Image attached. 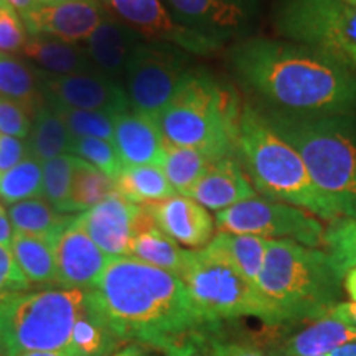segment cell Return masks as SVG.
Returning <instances> with one entry per match:
<instances>
[{"label":"cell","instance_id":"cell-1","mask_svg":"<svg viewBox=\"0 0 356 356\" xmlns=\"http://www.w3.org/2000/svg\"><path fill=\"white\" fill-rule=\"evenodd\" d=\"M222 53L231 83L256 109L291 118L356 114V74L315 48L254 35Z\"/></svg>","mask_w":356,"mask_h":356},{"label":"cell","instance_id":"cell-2","mask_svg":"<svg viewBox=\"0 0 356 356\" xmlns=\"http://www.w3.org/2000/svg\"><path fill=\"white\" fill-rule=\"evenodd\" d=\"M89 299L124 341L162 351L221 327L198 309L180 277L129 256L111 257Z\"/></svg>","mask_w":356,"mask_h":356},{"label":"cell","instance_id":"cell-3","mask_svg":"<svg viewBox=\"0 0 356 356\" xmlns=\"http://www.w3.org/2000/svg\"><path fill=\"white\" fill-rule=\"evenodd\" d=\"M345 274L325 249L274 239L256 289L277 325L315 322L343 302Z\"/></svg>","mask_w":356,"mask_h":356},{"label":"cell","instance_id":"cell-4","mask_svg":"<svg viewBox=\"0 0 356 356\" xmlns=\"http://www.w3.org/2000/svg\"><path fill=\"white\" fill-rule=\"evenodd\" d=\"M243 106L233 83L193 66L157 124L165 144L191 147L220 160L236 155Z\"/></svg>","mask_w":356,"mask_h":356},{"label":"cell","instance_id":"cell-5","mask_svg":"<svg viewBox=\"0 0 356 356\" xmlns=\"http://www.w3.org/2000/svg\"><path fill=\"white\" fill-rule=\"evenodd\" d=\"M236 157L261 197L302 208L323 221L340 218L332 200L314 184L299 152L248 101L243 106Z\"/></svg>","mask_w":356,"mask_h":356},{"label":"cell","instance_id":"cell-6","mask_svg":"<svg viewBox=\"0 0 356 356\" xmlns=\"http://www.w3.org/2000/svg\"><path fill=\"white\" fill-rule=\"evenodd\" d=\"M259 113L299 152L314 184L340 216L356 220V114L291 118Z\"/></svg>","mask_w":356,"mask_h":356},{"label":"cell","instance_id":"cell-7","mask_svg":"<svg viewBox=\"0 0 356 356\" xmlns=\"http://www.w3.org/2000/svg\"><path fill=\"white\" fill-rule=\"evenodd\" d=\"M86 299L88 291L66 287L15 293L0 304V340L10 356L66 350Z\"/></svg>","mask_w":356,"mask_h":356},{"label":"cell","instance_id":"cell-8","mask_svg":"<svg viewBox=\"0 0 356 356\" xmlns=\"http://www.w3.org/2000/svg\"><path fill=\"white\" fill-rule=\"evenodd\" d=\"M275 37L322 51L356 74V7L343 0H274Z\"/></svg>","mask_w":356,"mask_h":356},{"label":"cell","instance_id":"cell-9","mask_svg":"<svg viewBox=\"0 0 356 356\" xmlns=\"http://www.w3.org/2000/svg\"><path fill=\"white\" fill-rule=\"evenodd\" d=\"M180 279L198 309L218 323L254 317L270 327L277 325L257 289L207 248L190 249Z\"/></svg>","mask_w":356,"mask_h":356},{"label":"cell","instance_id":"cell-10","mask_svg":"<svg viewBox=\"0 0 356 356\" xmlns=\"http://www.w3.org/2000/svg\"><path fill=\"white\" fill-rule=\"evenodd\" d=\"M193 55L168 43L140 42L124 73L131 108L157 119L193 68Z\"/></svg>","mask_w":356,"mask_h":356},{"label":"cell","instance_id":"cell-11","mask_svg":"<svg viewBox=\"0 0 356 356\" xmlns=\"http://www.w3.org/2000/svg\"><path fill=\"white\" fill-rule=\"evenodd\" d=\"M216 233L252 234L264 239H289L323 249L325 225L312 213L275 200L256 197L236 203L215 215Z\"/></svg>","mask_w":356,"mask_h":356},{"label":"cell","instance_id":"cell-12","mask_svg":"<svg viewBox=\"0 0 356 356\" xmlns=\"http://www.w3.org/2000/svg\"><path fill=\"white\" fill-rule=\"evenodd\" d=\"M177 24L228 47L257 35L262 0H162Z\"/></svg>","mask_w":356,"mask_h":356},{"label":"cell","instance_id":"cell-13","mask_svg":"<svg viewBox=\"0 0 356 356\" xmlns=\"http://www.w3.org/2000/svg\"><path fill=\"white\" fill-rule=\"evenodd\" d=\"M101 3L145 42L168 43L190 55L204 58L215 56L226 48L177 24L162 0H101Z\"/></svg>","mask_w":356,"mask_h":356},{"label":"cell","instance_id":"cell-14","mask_svg":"<svg viewBox=\"0 0 356 356\" xmlns=\"http://www.w3.org/2000/svg\"><path fill=\"white\" fill-rule=\"evenodd\" d=\"M40 81L43 95L50 104L81 111H99L114 118L131 109V102L122 84L104 76L99 71L70 76L40 74Z\"/></svg>","mask_w":356,"mask_h":356},{"label":"cell","instance_id":"cell-15","mask_svg":"<svg viewBox=\"0 0 356 356\" xmlns=\"http://www.w3.org/2000/svg\"><path fill=\"white\" fill-rule=\"evenodd\" d=\"M149 213L140 204L131 203L119 193L102 200L76 216L78 225L109 257L129 254L134 236L144 225Z\"/></svg>","mask_w":356,"mask_h":356},{"label":"cell","instance_id":"cell-16","mask_svg":"<svg viewBox=\"0 0 356 356\" xmlns=\"http://www.w3.org/2000/svg\"><path fill=\"white\" fill-rule=\"evenodd\" d=\"M104 15L106 8L101 0H66L55 3L38 2L20 17L29 35L79 43L91 37Z\"/></svg>","mask_w":356,"mask_h":356},{"label":"cell","instance_id":"cell-17","mask_svg":"<svg viewBox=\"0 0 356 356\" xmlns=\"http://www.w3.org/2000/svg\"><path fill=\"white\" fill-rule=\"evenodd\" d=\"M58 287L91 291L111 257L78 225L76 216L53 241Z\"/></svg>","mask_w":356,"mask_h":356},{"label":"cell","instance_id":"cell-18","mask_svg":"<svg viewBox=\"0 0 356 356\" xmlns=\"http://www.w3.org/2000/svg\"><path fill=\"white\" fill-rule=\"evenodd\" d=\"M152 221L173 241L190 249H203L216 234L215 218L210 210L184 195L144 204Z\"/></svg>","mask_w":356,"mask_h":356},{"label":"cell","instance_id":"cell-19","mask_svg":"<svg viewBox=\"0 0 356 356\" xmlns=\"http://www.w3.org/2000/svg\"><path fill=\"white\" fill-rule=\"evenodd\" d=\"M113 145L124 167H137L160 165L167 144L157 119L131 108L115 118Z\"/></svg>","mask_w":356,"mask_h":356},{"label":"cell","instance_id":"cell-20","mask_svg":"<svg viewBox=\"0 0 356 356\" xmlns=\"http://www.w3.org/2000/svg\"><path fill=\"white\" fill-rule=\"evenodd\" d=\"M140 42H144V38L139 33L106 10L99 26L86 40L84 50L96 71L121 83L129 58Z\"/></svg>","mask_w":356,"mask_h":356},{"label":"cell","instance_id":"cell-21","mask_svg":"<svg viewBox=\"0 0 356 356\" xmlns=\"http://www.w3.org/2000/svg\"><path fill=\"white\" fill-rule=\"evenodd\" d=\"M257 191L244 172L236 155L216 160L208 172L200 178L188 197L202 204L207 210L222 211L256 197Z\"/></svg>","mask_w":356,"mask_h":356},{"label":"cell","instance_id":"cell-22","mask_svg":"<svg viewBox=\"0 0 356 356\" xmlns=\"http://www.w3.org/2000/svg\"><path fill=\"white\" fill-rule=\"evenodd\" d=\"M20 56L44 76H70L96 71L83 47L51 37L30 35Z\"/></svg>","mask_w":356,"mask_h":356},{"label":"cell","instance_id":"cell-23","mask_svg":"<svg viewBox=\"0 0 356 356\" xmlns=\"http://www.w3.org/2000/svg\"><path fill=\"white\" fill-rule=\"evenodd\" d=\"M356 341V328L327 315L287 338L274 356H322Z\"/></svg>","mask_w":356,"mask_h":356},{"label":"cell","instance_id":"cell-24","mask_svg":"<svg viewBox=\"0 0 356 356\" xmlns=\"http://www.w3.org/2000/svg\"><path fill=\"white\" fill-rule=\"evenodd\" d=\"M269 243L270 239L252 234L216 233L210 244L204 248L256 287Z\"/></svg>","mask_w":356,"mask_h":356},{"label":"cell","instance_id":"cell-25","mask_svg":"<svg viewBox=\"0 0 356 356\" xmlns=\"http://www.w3.org/2000/svg\"><path fill=\"white\" fill-rule=\"evenodd\" d=\"M124 343L121 337L106 322L101 312L96 309L91 299L79 312L71 330L68 350L78 356H113Z\"/></svg>","mask_w":356,"mask_h":356},{"label":"cell","instance_id":"cell-26","mask_svg":"<svg viewBox=\"0 0 356 356\" xmlns=\"http://www.w3.org/2000/svg\"><path fill=\"white\" fill-rule=\"evenodd\" d=\"M127 256L180 277L188 257V249H181L170 236L159 229L149 215L134 236Z\"/></svg>","mask_w":356,"mask_h":356},{"label":"cell","instance_id":"cell-27","mask_svg":"<svg viewBox=\"0 0 356 356\" xmlns=\"http://www.w3.org/2000/svg\"><path fill=\"white\" fill-rule=\"evenodd\" d=\"M0 96L19 102L32 121L38 111L47 106L38 71L7 53H0Z\"/></svg>","mask_w":356,"mask_h":356},{"label":"cell","instance_id":"cell-28","mask_svg":"<svg viewBox=\"0 0 356 356\" xmlns=\"http://www.w3.org/2000/svg\"><path fill=\"white\" fill-rule=\"evenodd\" d=\"M7 213L15 233L37 236L51 243L74 220V216L56 211L42 197L10 204Z\"/></svg>","mask_w":356,"mask_h":356},{"label":"cell","instance_id":"cell-29","mask_svg":"<svg viewBox=\"0 0 356 356\" xmlns=\"http://www.w3.org/2000/svg\"><path fill=\"white\" fill-rule=\"evenodd\" d=\"M25 140L30 157L42 163L70 154L71 142H73L63 118L48 102L33 118L32 129Z\"/></svg>","mask_w":356,"mask_h":356},{"label":"cell","instance_id":"cell-30","mask_svg":"<svg viewBox=\"0 0 356 356\" xmlns=\"http://www.w3.org/2000/svg\"><path fill=\"white\" fill-rule=\"evenodd\" d=\"M10 249L20 270L32 286L37 284L58 287L55 251L51 241L37 236L15 233Z\"/></svg>","mask_w":356,"mask_h":356},{"label":"cell","instance_id":"cell-31","mask_svg":"<svg viewBox=\"0 0 356 356\" xmlns=\"http://www.w3.org/2000/svg\"><path fill=\"white\" fill-rule=\"evenodd\" d=\"M114 185L115 193L140 207L177 195L160 165L124 167L114 180Z\"/></svg>","mask_w":356,"mask_h":356},{"label":"cell","instance_id":"cell-32","mask_svg":"<svg viewBox=\"0 0 356 356\" xmlns=\"http://www.w3.org/2000/svg\"><path fill=\"white\" fill-rule=\"evenodd\" d=\"M215 162L216 160L198 149L167 144L160 168L165 173L168 184L172 185L175 193L188 197L200 178Z\"/></svg>","mask_w":356,"mask_h":356},{"label":"cell","instance_id":"cell-33","mask_svg":"<svg viewBox=\"0 0 356 356\" xmlns=\"http://www.w3.org/2000/svg\"><path fill=\"white\" fill-rule=\"evenodd\" d=\"M115 193L114 180L111 177L97 170L91 163L78 159L74 160L73 177H71L70 207L68 213L88 211L96 207L102 200Z\"/></svg>","mask_w":356,"mask_h":356},{"label":"cell","instance_id":"cell-34","mask_svg":"<svg viewBox=\"0 0 356 356\" xmlns=\"http://www.w3.org/2000/svg\"><path fill=\"white\" fill-rule=\"evenodd\" d=\"M42 162L33 157H26L19 165L0 173V198L10 207L24 200L42 197Z\"/></svg>","mask_w":356,"mask_h":356},{"label":"cell","instance_id":"cell-35","mask_svg":"<svg viewBox=\"0 0 356 356\" xmlns=\"http://www.w3.org/2000/svg\"><path fill=\"white\" fill-rule=\"evenodd\" d=\"M74 160H76L74 155L65 154L42 163V198L44 202L50 203L56 211L65 213V215H70L68 207Z\"/></svg>","mask_w":356,"mask_h":356},{"label":"cell","instance_id":"cell-36","mask_svg":"<svg viewBox=\"0 0 356 356\" xmlns=\"http://www.w3.org/2000/svg\"><path fill=\"white\" fill-rule=\"evenodd\" d=\"M50 104V102H48ZM58 111V114L63 118V121L71 134V139H101L113 142L115 118L99 111H81L71 109L66 106L51 104Z\"/></svg>","mask_w":356,"mask_h":356},{"label":"cell","instance_id":"cell-37","mask_svg":"<svg viewBox=\"0 0 356 356\" xmlns=\"http://www.w3.org/2000/svg\"><path fill=\"white\" fill-rule=\"evenodd\" d=\"M323 249L343 274L356 267V220L340 216L328 221L325 226Z\"/></svg>","mask_w":356,"mask_h":356},{"label":"cell","instance_id":"cell-38","mask_svg":"<svg viewBox=\"0 0 356 356\" xmlns=\"http://www.w3.org/2000/svg\"><path fill=\"white\" fill-rule=\"evenodd\" d=\"M70 154H74V157L91 163L97 170L113 178L119 177L122 172V162L115 152L113 142L92 139V137H84V139H73L71 142Z\"/></svg>","mask_w":356,"mask_h":356},{"label":"cell","instance_id":"cell-39","mask_svg":"<svg viewBox=\"0 0 356 356\" xmlns=\"http://www.w3.org/2000/svg\"><path fill=\"white\" fill-rule=\"evenodd\" d=\"M22 17L10 6L0 10V53L20 55L22 48L29 40Z\"/></svg>","mask_w":356,"mask_h":356},{"label":"cell","instance_id":"cell-40","mask_svg":"<svg viewBox=\"0 0 356 356\" xmlns=\"http://www.w3.org/2000/svg\"><path fill=\"white\" fill-rule=\"evenodd\" d=\"M32 129V118L19 102L0 96V134L26 139Z\"/></svg>","mask_w":356,"mask_h":356},{"label":"cell","instance_id":"cell-41","mask_svg":"<svg viewBox=\"0 0 356 356\" xmlns=\"http://www.w3.org/2000/svg\"><path fill=\"white\" fill-rule=\"evenodd\" d=\"M32 289L24 273L17 264L12 249L0 244V292L24 293Z\"/></svg>","mask_w":356,"mask_h":356},{"label":"cell","instance_id":"cell-42","mask_svg":"<svg viewBox=\"0 0 356 356\" xmlns=\"http://www.w3.org/2000/svg\"><path fill=\"white\" fill-rule=\"evenodd\" d=\"M24 140L25 139H20V137L0 134V173L10 170L19 165L22 160L30 157L29 145Z\"/></svg>","mask_w":356,"mask_h":356},{"label":"cell","instance_id":"cell-43","mask_svg":"<svg viewBox=\"0 0 356 356\" xmlns=\"http://www.w3.org/2000/svg\"><path fill=\"white\" fill-rule=\"evenodd\" d=\"M204 345H207L210 356H267L249 345L222 340L218 337V333L204 335Z\"/></svg>","mask_w":356,"mask_h":356},{"label":"cell","instance_id":"cell-44","mask_svg":"<svg viewBox=\"0 0 356 356\" xmlns=\"http://www.w3.org/2000/svg\"><path fill=\"white\" fill-rule=\"evenodd\" d=\"M165 356H210L204 345V335H193L167 348Z\"/></svg>","mask_w":356,"mask_h":356},{"label":"cell","instance_id":"cell-45","mask_svg":"<svg viewBox=\"0 0 356 356\" xmlns=\"http://www.w3.org/2000/svg\"><path fill=\"white\" fill-rule=\"evenodd\" d=\"M333 317L341 320V322L348 323L350 327L356 328V302H340V304L335 305V309L330 312Z\"/></svg>","mask_w":356,"mask_h":356},{"label":"cell","instance_id":"cell-46","mask_svg":"<svg viewBox=\"0 0 356 356\" xmlns=\"http://www.w3.org/2000/svg\"><path fill=\"white\" fill-rule=\"evenodd\" d=\"M13 234H15V231H13L10 218H8V213L6 208L0 204V244L10 248Z\"/></svg>","mask_w":356,"mask_h":356},{"label":"cell","instance_id":"cell-47","mask_svg":"<svg viewBox=\"0 0 356 356\" xmlns=\"http://www.w3.org/2000/svg\"><path fill=\"white\" fill-rule=\"evenodd\" d=\"M343 287H345V293L350 297V300L356 302V267H351L350 270H346L345 279H343Z\"/></svg>","mask_w":356,"mask_h":356},{"label":"cell","instance_id":"cell-48","mask_svg":"<svg viewBox=\"0 0 356 356\" xmlns=\"http://www.w3.org/2000/svg\"><path fill=\"white\" fill-rule=\"evenodd\" d=\"M6 2L13 8V10L19 13V15H24V13L32 10V8L38 3L37 0H6Z\"/></svg>","mask_w":356,"mask_h":356},{"label":"cell","instance_id":"cell-49","mask_svg":"<svg viewBox=\"0 0 356 356\" xmlns=\"http://www.w3.org/2000/svg\"><path fill=\"white\" fill-rule=\"evenodd\" d=\"M327 356H356V341H351V343H346L343 346H338L337 350H333L332 353Z\"/></svg>","mask_w":356,"mask_h":356},{"label":"cell","instance_id":"cell-50","mask_svg":"<svg viewBox=\"0 0 356 356\" xmlns=\"http://www.w3.org/2000/svg\"><path fill=\"white\" fill-rule=\"evenodd\" d=\"M113 356H147L139 345H127L118 350Z\"/></svg>","mask_w":356,"mask_h":356},{"label":"cell","instance_id":"cell-51","mask_svg":"<svg viewBox=\"0 0 356 356\" xmlns=\"http://www.w3.org/2000/svg\"><path fill=\"white\" fill-rule=\"evenodd\" d=\"M19 356H78V355H74L73 351H70L68 348H66V350H60V351H33V353H24Z\"/></svg>","mask_w":356,"mask_h":356},{"label":"cell","instance_id":"cell-52","mask_svg":"<svg viewBox=\"0 0 356 356\" xmlns=\"http://www.w3.org/2000/svg\"><path fill=\"white\" fill-rule=\"evenodd\" d=\"M0 356H10V353H8V350L6 348V345H3L2 340H0Z\"/></svg>","mask_w":356,"mask_h":356},{"label":"cell","instance_id":"cell-53","mask_svg":"<svg viewBox=\"0 0 356 356\" xmlns=\"http://www.w3.org/2000/svg\"><path fill=\"white\" fill-rule=\"evenodd\" d=\"M12 296H15V293H6V292H0V304H2L3 300H7L8 297H12Z\"/></svg>","mask_w":356,"mask_h":356},{"label":"cell","instance_id":"cell-54","mask_svg":"<svg viewBox=\"0 0 356 356\" xmlns=\"http://www.w3.org/2000/svg\"><path fill=\"white\" fill-rule=\"evenodd\" d=\"M40 3H55V2H66V0H37Z\"/></svg>","mask_w":356,"mask_h":356},{"label":"cell","instance_id":"cell-55","mask_svg":"<svg viewBox=\"0 0 356 356\" xmlns=\"http://www.w3.org/2000/svg\"><path fill=\"white\" fill-rule=\"evenodd\" d=\"M345 3H348V6H351V7H356V0H343Z\"/></svg>","mask_w":356,"mask_h":356},{"label":"cell","instance_id":"cell-56","mask_svg":"<svg viewBox=\"0 0 356 356\" xmlns=\"http://www.w3.org/2000/svg\"><path fill=\"white\" fill-rule=\"evenodd\" d=\"M8 6V3L6 2V0H0V10H2V8H6Z\"/></svg>","mask_w":356,"mask_h":356},{"label":"cell","instance_id":"cell-57","mask_svg":"<svg viewBox=\"0 0 356 356\" xmlns=\"http://www.w3.org/2000/svg\"><path fill=\"white\" fill-rule=\"evenodd\" d=\"M322 356H327V355H322Z\"/></svg>","mask_w":356,"mask_h":356}]
</instances>
